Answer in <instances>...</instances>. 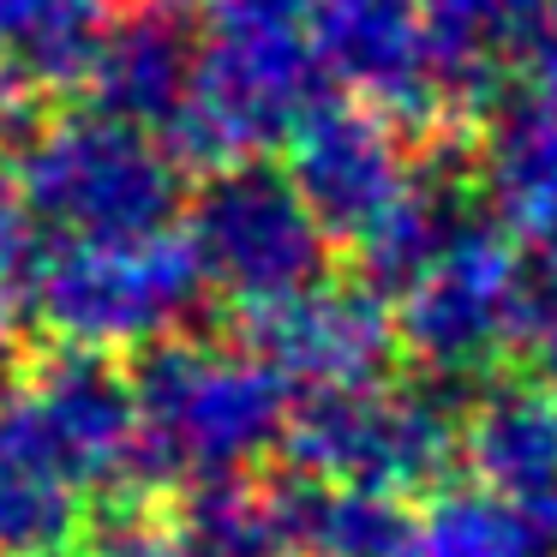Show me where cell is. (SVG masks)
<instances>
[{
	"instance_id": "6",
	"label": "cell",
	"mask_w": 557,
	"mask_h": 557,
	"mask_svg": "<svg viewBox=\"0 0 557 557\" xmlns=\"http://www.w3.org/2000/svg\"><path fill=\"white\" fill-rule=\"evenodd\" d=\"M330 73L312 49V30H210L205 66L186 121L169 150L186 169H222L240 157H264L288 145L306 109L330 97Z\"/></svg>"
},
{
	"instance_id": "12",
	"label": "cell",
	"mask_w": 557,
	"mask_h": 557,
	"mask_svg": "<svg viewBox=\"0 0 557 557\" xmlns=\"http://www.w3.org/2000/svg\"><path fill=\"white\" fill-rule=\"evenodd\" d=\"M205 18L193 0H138L121 7L109 25L97 66H90V109L109 121L145 126L162 145L174 126L186 121L198 90V66H205Z\"/></svg>"
},
{
	"instance_id": "23",
	"label": "cell",
	"mask_w": 557,
	"mask_h": 557,
	"mask_svg": "<svg viewBox=\"0 0 557 557\" xmlns=\"http://www.w3.org/2000/svg\"><path fill=\"white\" fill-rule=\"evenodd\" d=\"M516 234H521V240H528V252L540 258L545 270H557V205H545L540 216H528V222H521Z\"/></svg>"
},
{
	"instance_id": "25",
	"label": "cell",
	"mask_w": 557,
	"mask_h": 557,
	"mask_svg": "<svg viewBox=\"0 0 557 557\" xmlns=\"http://www.w3.org/2000/svg\"><path fill=\"white\" fill-rule=\"evenodd\" d=\"M540 377L557 389V342H545V348H540Z\"/></svg>"
},
{
	"instance_id": "16",
	"label": "cell",
	"mask_w": 557,
	"mask_h": 557,
	"mask_svg": "<svg viewBox=\"0 0 557 557\" xmlns=\"http://www.w3.org/2000/svg\"><path fill=\"white\" fill-rule=\"evenodd\" d=\"M270 485H276L288 545L306 557H396L420 521V509L384 485H336L300 468Z\"/></svg>"
},
{
	"instance_id": "17",
	"label": "cell",
	"mask_w": 557,
	"mask_h": 557,
	"mask_svg": "<svg viewBox=\"0 0 557 557\" xmlns=\"http://www.w3.org/2000/svg\"><path fill=\"white\" fill-rule=\"evenodd\" d=\"M174 521L186 528L198 557H288V528H282L276 485L252 480V473H216V480H193L181 492Z\"/></svg>"
},
{
	"instance_id": "14",
	"label": "cell",
	"mask_w": 557,
	"mask_h": 557,
	"mask_svg": "<svg viewBox=\"0 0 557 557\" xmlns=\"http://www.w3.org/2000/svg\"><path fill=\"white\" fill-rule=\"evenodd\" d=\"M85 485L66 473L25 384L0 401V557H66L85 540Z\"/></svg>"
},
{
	"instance_id": "9",
	"label": "cell",
	"mask_w": 557,
	"mask_h": 557,
	"mask_svg": "<svg viewBox=\"0 0 557 557\" xmlns=\"http://www.w3.org/2000/svg\"><path fill=\"white\" fill-rule=\"evenodd\" d=\"M25 396L85 492L102 497H150L145 485V420H138L133 366L121 354L54 342L25 377Z\"/></svg>"
},
{
	"instance_id": "15",
	"label": "cell",
	"mask_w": 557,
	"mask_h": 557,
	"mask_svg": "<svg viewBox=\"0 0 557 557\" xmlns=\"http://www.w3.org/2000/svg\"><path fill=\"white\" fill-rule=\"evenodd\" d=\"M114 13V0H0V85L25 97L90 85Z\"/></svg>"
},
{
	"instance_id": "22",
	"label": "cell",
	"mask_w": 557,
	"mask_h": 557,
	"mask_svg": "<svg viewBox=\"0 0 557 557\" xmlns=\"http://www.w3.org/2000/svg\"><path fill=\"white\" fill-rule=\"evenodd\" d=\"M509 85H516L521 97H528L533 109L545 114V121H557V30L540 42V49L521 54L516 73H509Z\"/></svg>"
},
{
	"instance_id": "4",
	"label": "cell",
	"mask_w": 557,
	"mask_h": 557,
	"mask_svg": "<svg viewBox=\"0 0 557 557\" xmlns=\"http://www.w3.org/2000/svg\"><path fill=\"white\" fill-rule=\"evenodd\" d=\"M480 389L420 384H360V389H312L294 401L282 456L288 468L336 485H384V492H432L461 456V420Z\"/></svg>"
},
{
	"instance_id": "11",
	"label": "cell",
	"mask_w": 557,
	"mask_h": 557,
	"mask_svg": "<svg viewBox=\"0 0 557 557\" xmlns=\"http://www.w3.org/2000/svg\"><path fill=\"white\" fill-rule=\"evenodd\" d=\"M312 49L342 90L377 102L420 133L449 126L432 85V25L425 0H312Z\"/></svg>"
},
{
	"instance_id": "8",
	"label": "cell",
	"mask_w": 557,
	"mask_h": 557,
	"mask_svg": "<svg viewBox=\"0 0 557 557\" xmlns=\"http://www.w3.org/2000/svg\"><path fill=\"white\" fill-rule=\"evenodd\" d=\"M288 174L330 240L354 246L408 198L420 174V150H408V126L366 97H324L306 109L288 138Z\"/></svg>"
},
{
	"instance_id": "13",
	"label": "cell",
	"mask_w": 557,
	"mask_h": 557,
	"mask_svg": "<svg viewBox=\"0 0 557 557\" xmlns=\"http://www.w3.org/2000/svg\"><path fill=\"white\" fill-rule=\"evenodd\" d=\"M461 456L473 480L516 504L557 545V389L545 377H492L468 401Z\"/></svg>"
},
{
	"instance_id": "18",
	"label": "cell",
	"mask_w": 557,
	"mask_h": 557,
	"mask_svg": "<svg viewBox=\"0 0 557 557\" xmlns=\"http://www.w3.org/2000/svg\"><path fill=\"white\" fill-rule=\"evenodd\" d=\"M545 540L516 504L497 492H444L420 509L396 557H540Z\"/></svg>"
},
{
	"instance_id": "21",
	"label": "cell",
	"mask_w": 557,
	"mask_h": 557,
	"mask_svg": "<svg viewBox=\"0 0 557 557\" xmlns=\"http://www.w3.org/2000/svg\"><path fill=\"white\" fill-rule=\"evenodd\" d=\"M205 30H300L312 0H193Z\"/></svg>"
},
{
	"instance_id": "10",
	"label": "cell",
	"mask_w": 557,
	"mask_h": 557,
	"mask_svg": "<svg viewBox=\"0 0 557 557\" xmlns=\"http://www.w3.org/2000/svg\"><path fill=\"white\" fill-rule=\"evenodd\" d=\"M240 336L264 366L306 389H360L384 384L401 336L384 294L354 282H318L276 306L240 312Z\"/></svg>"
},
{
	"instance_id": "7",
	"label": "cell",
	"mask_w": 557,
	"mask_h": 557,
	"mask_svg": "<svg viewBox=\"0 0 557 557\" xmlns=\"http://www.w3.org/2000/svg\"><path fill=\"white\" fill-rule=\"evenodd\" d=\"M509 234L516 228L497 210H480L444 252V264L420 288L401 294L396 336L401 354L420 366V377L480 389L497 354L516 348V288L528 258H516Z\"/></svg>"
},
{
	"instance_id": "19",
	"label": "cell",
	"mask_w": 557,
	"mask_h": 557,
	"mask_svg": "<svg viewBox=\"0 0 557 557\" xmlns=\"http://www.w3.org/2000/svg\"><path fill=\"white\" fill-rule=\"evenodd\" d=\"M85 557H198L186 528L150 497H102L85 528Z\"/></svg>"
},
{
	"instance_id": "1",
	"label": "cell",
	"mask_w": 557,
	"mask_h": 557,
	"mask_svg": "<svg viewBox=\"0 0 557 557\" xmlns=\"http://www.w3.org/2000/svg\"><path fill=\"white\" fill-rule=\"evenodd\" d=\"M138 420H145V485L186 492L193 480L252 473L282 449L294 420L288 377L252 348H216L205 336H169L133 354Z\"/></svg>"
},
{
	"instance_id": "3",
	"label": "cell",
	"mask_w": 557,
	"mask_h": 557,
	"mask_svg": "<svg viewBox=\"0 0 557 557\" xmlns=\"http://www.w3.org/2000/svg\"><path fill=\"white\" fill-rule=\"evenodd\" d=\"M210 276L186 234L150 240H54L30 318L61 342L102 354H138L150 342L193 336L210 306Z\"/></svg>"
},
{
	"instance_id": "5",
	"label": "cell",
	"mask_w": 557,
	"mask_h": 557,
	"mask_svg": "<svg viewBox=\"0 0 557 557\" xmlns=\"http://www.w3.org/2000/svg\"><path fill=\"white\" fill-rule=\"evenodd\" d=\"M186 240L228 306H276L330 276V228L288 169L264 157L222 162L186 198Z\"/></svg>"
},
{
	"instance_id": "2",
	"label": "cell",
	"mask_w": 557,
	"mask_h": 557,
	"mask_svg": "<svg viewBox=\"0 0 557 557\" xmlns=\"http://www.w3.org/2000/svg\"><path fill=\"white\" fill-rule=\"evenodd\" d=\"M13 174L54 240H150L186 210V162L145 126L109 114L42 121Z\"/></svg>"
},
{
	"instance_id": "24",
	"label": "cell",
	"mask_w": 557,
	"mask_h": 557,
	"mask_svg": "<svg viewBox=\"0 0 557 557\" xmlns=\"http://www.w3.org/2000/svg\"><path fill=\"white\" fill-rule=\"evenodd\" d=\"M0 366H18V306L0 294Z\"/></svg>"
},
{
	"instance_id": "20",
	"label": "cell",
	"mask_w": 557,
	"mask_h": 557,
	"mask_svg": "<svg viewBox=\"0 0 557 557\" xmlns=\"http://www.w3.org/2000/svg\"><path fill=\"white\" fill-rule=\"evenodd\" d=\"M49 252H54V228L37 216L18 174H0V294L18 306V318L30 312V288H37Z\"/></svg>"
}]
</instances>
